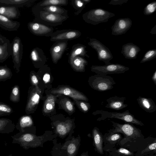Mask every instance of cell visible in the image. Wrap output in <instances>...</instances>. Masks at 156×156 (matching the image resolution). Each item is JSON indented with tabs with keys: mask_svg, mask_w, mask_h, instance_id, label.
<instances>
[{
	"mask_svg": "<svg viewBox=\"0 0 156 156\" xmlns=\"http://www.w3.org/2000/svg\"><path fill=\"white\" fill-rule=\"evenodd\" d=\"M33 12L35 16L34 21L52 27L61 25L69 17L68 15L52 13L43 10L33 11Z\"/></svg>",
	"mask_w": 156,
	"mask_h": 156,
	"instance_id": "cell-1",
	"label": "cell"
},
{
	"mask_svg": "<svg viewBox=\"0 0 156 156\" xmlns=\"http://www.w3.org/2000/svg\"><path fill=\"white\" fill-rule=\"evenodd\" d=\"M115 14L101 8L91 9L82 15L83 20L87 23L93 25L106 22Z\"/></svg>",
	"mask_w": 156,
	"mask_h": 156,
	"instance_id": "cell-2",
	"label": "cell"
},
{
	"mask_svg": "<svg viewBox=\"0 0 156 156\" xmlns=\"http://www.w3.org/2000/svg\"><path fill=\"white\" fill-rule=\"evenodd\" d=\"M12 139V143L18 144L25 150L30 148L38 147L40 144L41 139L40 137L37 136L30 133L19 132L11 136Z\"/></svg>",
	"mask_w": 156,
	"mask_h": 156,
	"instance_id": "cell-3",
	"label": "cell"
},
{
	"mask_svg": "<svg viewBox=\"0 0 156 156\" xmlns=\"http://www.w3.org/2000/svg\"><path fill=\"white\" fill-rule=\"evenodd\" d=\"M94 113L95 115H101V117L97 119L98 121L104 120L107 118H115L138 125H144L141 121L136 118L134 115L131 114L128 110L122 112H111L103 110H99Z\"/></svg>",
	"mask_w": 156,
	"mask_h": 156,
	"instance_id": "cell-4",
	"label": "cell"
},
{
	"mask_svg": "<svg viewBox=\"0 0 156 156\" xmlns=\"http://www.w3.org/2000/svg\"><path fill=\"white\" fill-rule=\"evenodd\" d=\"M88 83L90 87L99 91H105L112 89L116 84L113 78L109 76L97 74L90 77Z\"/></svg>",
	"mask_w": 156,
	"mask_h": 156,
	"instance_id": "cell-5",
	"label": "cell"
},
{
	"mask_svg": "<svg viewBox=\"0 0 156 156\" xmlns=\"http://www.w3.org/2000/svg\"><path fill=\"white\" fill-rule=\"evenodd\" d=\"M129 69L128 67L118 63L110 62L103 66L92 65L91 70L97 74L106 75L108 74L124 73Z\"/></svg>",
	"mask_w": 156,
	"mask_h": 156,
	"instance_id": "cell-6",
	"label": "cell"
},
{
	"mask_svg": "<svg viewBox=\"0 0 156 156\" xmlns=\"http://www.w3.org/2000/svg\"><path fill=\"white\" fill-rule=\"evenodd\" d=\"M113 128L111 130L113 133H121L124 134L125 138L130 140L136 139L140 136L141 132L139 129L129 123L120 124L111 121Z\"/></svg>",
	"mask_w": 156,
	"mask_h": 156,
	"instance_id": "cell-7",
	"label": "cell"
},
{
	"mask_svg": "<svg viewBox=\"0 0 156 156\" xmlns=\"http://www.w3.org/2000/svg\"><path fill=\"white\" fill-rule=\"evenodd\" d=\"M88 44L96 50L98 60L104 62L105 64L110 63L113 59V55L109 49L99 40L90 38Z\"/></svg>",
	"mask_w": 156,
	"mask_h": 156,
	"instance_id": "cell-8",
	"label": "cell"
},
{
	"mask_svg": "<svg viewBox=\"0 0 156 156\" xmlns=\"http://www.w3.org/2000/svg\"><path fill=\"white\" fill-rule=\"evenodd\" d=\"M12 45V55L14 64L13 68L16 73H18L20 71L22 58L23 45L20 38L18 37H16L14 38Z\"/></svg>",
	"mask_w": 156,
	"mask_h": 156,
	"instance_id": "cell-9",
	"label": "cell"
},
{
	"mask_svg": "<svg viewBox=\"0 0 156 156\" xmlns=\"http://www.w3.org/2000/svg\"><path fill=\"white\" fill-rule=\"evenodd\" d=\"M81 34L79 31L73 29L58 30L54 32L50 36V40L58 41L71 40L79 37Z\"/></svg>",
	"mask_w": 156,
	"mask_h": 156,
	"instance_id": "cell-10",
	"label": "cell"
},
{
	"mask_svg": "<svg viewBox=\"0 0 156 156\" xmlns=\"http://www.w3.org/2000/svg\"><path fill=\"white\" fill-rule=\"evenodd\" d=\"M27 27L30 32L36 36L48 37L54 32L52 27L37 22H30Z\"/></svg>",
	"mask_w": 156,
	"mask_h": 156,
	"instance_id": "cell-11",
	"label": "cell"
},
{
	"mask_svg": "<svg viewBox=\"0 0 156 156\" xmlns=\"http://www.w3.org/2000/svg\"><path fill=\"white\" fill-rule=\"evenodd\" d=\"M28 91V99L25 111L27 114L33 112L38 104L40 98L41 91L39 89L30 87Z\"/></svg>",
	"mask_w": 156,
	"mask_h": 156,
	"instance_id": "cell-12",
	"label": "cell"
},
{
	"mask_svg": "<svg viewBox=\"0 0 156 156\" xmlns=\"http://www.w3.org/2000/svg\"><path fill=\"white\" fill-rule=\"evenodd\" d=\"M53 94H62L69 96L75 100H83L86 101L88 99L83 94L70 87L64 86L52 90Z\"/></svg>",
	"mask_w": 156,
	"mask_h": 156,
	"instance_id": "cell-13",
	"label": "cell"
},
{
	"mask_svg": "<svg viewBox=\"0 0 156 156\" xmlns=\"http://www.w3.org/2000/svg\"><path fill=\"white\" fill-rule=\"evenodd\" d=\"M132 24V21L129 18L118 19L111 27L112 34L117 36L124 34L130 29Z\"/></svg>",
	"mask_w": 156,
	"mask_h": 156,
	"instance_id": "cell-14",
	"label": "cell"
},
{
	"mask_svg": "<svg viewBox=\"0 0 156 156\" xmlns=\"http://www.w3.org/2000/svg\"><path fill=\"white\" fill-rule=\"evenodd\" d=\"M68 45V41L55 42L50 48V51L53 62L56 64L61 58Z\"/></svg>",
	"mask_w": 156,
	"mask_h": 156,
	"instance_id": "cell-15",
	"label": "cell"
},
{
	"mask_svg": "<svg viewBox=\"0 0 156 156\" xmlns=\"http://www.w3.org/2000/svg\"><path fill=\"white\" fill-rule=\"evenodd\" d=\"M126 98L119 97L116 95L107 99V104L105 107L115 110H119L127 107L128 105L124 102Z\"/></svg>",
	"mask_w": 156,
	"mask_h": 156,
	"instance_id": "cell-16",
	"label": "cell"
},
{
	"mask_svg": "<svg viewBox=\"0 0 156 156\" xmlns=\"http://www.w3.org/2000/svg\"><path fill=\"white\" fill-rule=\"evenodd\" d=\"M140 48L132 43H129L123 45L121 53L126 58L133 59L136 58Z\"/></svg>",
	"mask_w": 156,
	"mask_h": 156,
	"instance_id": "cell-17",
	"label": "cell"
},
{
	"mask_svg": "<svg viewBox=\"0 0 156 156\" xmlns=\"http://www.w3.org/2000/svg\"><path fill=\"white\" fill-rule=\"evenodd\" d=\"M30 57L34 66H36L43 65L47 60L43 51L38 47L34 48L31 50Z\"/></svg>",
	"mask_w": 156,
	"mask_h": 156,
	"instance_id": "cell-18",
	"label": "cell"
},
{
	"mask_svg": "<svg viewBox=\"0 0 156 156\" xmlns=\"http://www.w3.org/2000/svg\"><path fill=\"white\" fill-rule=\"evenodd\" d=\"M33 124L32 119L30 115H24L21 116L16 125V128L19 132L30 133L29 129Z\"/></svg>",
	"mask_w": 156,
	"mask_h": 156,
	"instance_id": "cell-19",
	"label": "cell"
},
{
	"mask_svg": "<svg viewBox=\"0 0 156 156\" xmlns=\"http://www.w3.org/2000/svg\"><path fill=\"white\" fill-rule=\"evenodd\" d=\"M136 100L140 107L145 112L151 113L156 110V105L151 98L139 96Z\"/></svg>",
	"mask_w": 156,
	"mask_h": 156,
	"instance_id": "cell-20",
	"label": "cell"
},
{
	"mask_svg": "<svg viewBox=\"0 0 156 156\" xmlns=\"http://www.w3.org/2000/svg\"><path fill=\"white\" fill-rule=\"evenodd\" d=\"M86 46L80 44L74 45L72 47L69 56V63L77 56L89 58V56L87 54V51L86 50Z\"/></svg>",
	"mask_w": 156,
	"mask_h": 156,
	"instance_id": "cell-21",
	"label": "cell"
},
{
	"mask_svg": "<svg viewBox=\"0 0 156 156\" xmlns=\"http://www.w3.org/2000/svg\"><path fill=\"white\" fill-rule=\"evenodd\" d=\"M20 26V23L14 21L0 14V26L4 30L9 31L17 30Z\"/></svg>",
	"mask_w": 156,
	"mask_h": 156,
	"instance_id": "cell-22",
	"label": "cell"
},
{
	"mask_svg": "<svg viewBox=\"0 0 156 156\" xmlns=\"http://www.w3.org/2000/svg\"><path fill=\"white\" fill-rule=\"evenodd\" d=\"M0 14L10 19L18 18L20 15L18 8L4 6H0Z\"/></svg>",
	"mask_w": 156,
	"mask_h": 156,
	"instance_id": "cell-23",
	"label": "cell"
},
{
	"mask_svg": "<svg viewBox=\"0 0 156 156\" xmlns=\"http://www.w3.org/2000/svg\"><path fill=\"white\" fill-rule=\"evenodd\" d=\"M68 0H44L38 2L33 9L32 10H39L43 8L50 5L59 6L67 5Z\"/></svg>",
	"mask_w": 156,
	"mask_h": 156,
	"instance_id": "cell-24",
	"label": "cell"
},
{
	"mask_svg": "<svg viewBox=\"0 0 156 156\" xmlns=\"http://www.w3.org/2000/svg\"><path fill=\"white\" fill-rule=\"evenodd\" d=\"M73 69L77 72H83L85 71V66L88 62L83 57L77 56L69 63Z\"/></svg>",
	"mask_w": 156,
	"mask_h": 156,
	"instance_id": "cell-25",
	"label": "cell"
},
{
	"mask_svg": "<svg viewBox=\"0 0 156 156\" xmlns=\"http://www.w3.org/2000/svg\"><path fill=\"white\" fill-rule=\"evenodd\" d=\"M16 128V125L12 121L7 118L0 119V133L9 134L12 132Z\"/></svg>",
	"mask_w": 156,
	"mask_h": 156,
	"instance_id": "cell-26",
	"label": "cell"
},
{
	"mask_svg": "<svg viewBox=\"0 0 156 156\" xmlns=\"http://www.w3.org/2000/svg\"><path fill=\"white\" fill-rule=\"evenodd\" d=\"M12 45L9 41L0 44V62L2 63L12 55Z\"/></svg>",
	"mask_w": 156,
	"mask_h": 156,
	"instance_id": "cell-27",
	"label": "cell"
},
{
	"mask_svg": "<svg viewBox=\"0 0 156 156\" xmlns=\"http://www.w3.org/2000/svg\"><path fill=\"white\" fill-rule=\"evenodd\" d=\"M35 1V0H0V6L18 8L29 5Z\"/></svg>",
	"mask_w": 156,
	"mask_h": 156,
	"instance_id": "cell-28",
	"label": "cell"
},
{
	"mask_svg": "<svg viewBox=\"0 0 156 156\" xmlns=\"http://www.w3.org/2000/svg\"><path fill=\"white\" fill-rule=\"evenodd\" d=\"M56 100L55 96L51 94L48 95L44 105L43 111L44 113H48L53 111L55 108Z\"/></svg>",
	"mask_w": 156,
	"mask_h": 156,
	"instance_id": "cell-29",
	"label": "cell"
},
{
	"mask_svg": "<svg viewBox=\"0 0 156 156\" xmlns=\"http://www.w3.org/2000/svg\"><path fill=\"white\" fill-rule=\"evenodd\" d=\"M72 126L69 122H61L56 126V131L60 136H65L69 132Z\"/></svg>",
	"mask_w": 156,
	"mask_h": 156,
	"instance_id": "cell-30",
	"label": "cell"
},
{
	"mask_svg": "<svg viewBox=\"0 0 156 156\" xmlns=\"http://www.w3.org/2000/svg\"><path fill=\"white\" fill-rule=\"evenodd\" d=\"M94 141L96 147L101 154L103 153L102 147L103 141L102 137L97 127H94L93 130Z\"/></svg>",
	"mask_w": 156,
	"mask_h": 156,
	"instance_id": "cell-31",
	"label": "cell"
},
{
	"mask_svg": "<svg viewBox=\"0 0 156 156\" xmlns=\"http://www.w3.org/2000/svg\"><path fill=\"white\" fill-rule=\"evenodd\" d=\"M43 10L51 13L57 14L64 16L68 15V11L64 8L59 6L50 5L47 6L40 10Z\"/></svg>",
	"mask_w": 156,
	"mask_h": 156,
	"instance_id": "cell-32",
	"label": "cell"
},
{
	"mask_svg": "<svg viewBox=\"0 0 156 156\" xmlns=\"http://www.w3.org/2000/svg\"><path fill=\"white\" fill-rule=\"evenodd\" d=\"M12 75L11 69L7 65L0 66V82L10 79Z\"/></svg>",
	"mask_w": 156,
	"mask_h": 156,
	"instance_id": "cell-33",
	"label": "cell"
},
{
	"mask_svg": "<svg viewBox=\"0 0 156 156\" xmlns=\"http://www.w3.org/2000/svg\"><path fill=\"white\" fill-rule=\"evenodd\" d=\"M9 99L14 103H17L20 101V90L18 85H15L12 87Z\"/></svg>",
	"mask_w": 156,
	"mask_h": 156,
	"instance_id": "cell-34",
	"label": "cell"
},
{
	"mask_svg": "<svg viewBox=\"0 0 156 156\" xmlns=\"http://www.w3.org/2000/svg\"><path fill=\"white\" fill-rule=\"evenodd\" d=\"M71 3L73 8L75 10L74 14L76 16L81 12L87 4L82 0H73L71 1Z\"/></svg>",
	"mask_w": 156,
	"mask_h": 156,
	"instance_id": "cell-35",
	"label": "cell"
},
{
	"mask_svg": "<svg viewBox=\"0 0 156 156\" xmlns=\"http://www.w3.org/2000/svg\"><path fill=\"white\" fill-rule=\"evenodd\" d=\"M60 103L63 108L69 113H73L75 111V108L73 103L67 98L62 99Z\"/></svg>",
	"mask_w": 156,
	"mask_h": 156,
	"instance_id": "cell-36",
	"label": "cell"
},
{
	"mask_svg": "<svg viewBox=\"0 0 156 156\" xmlns=\"http://www.w3.org/2000/svg\"><path fill=\"white\" fill-rule=\"evenodd\" d=\"M13 112L12 108L10 106L0 101V117L9 115Z\"/></svg>",
	"mask_w": 156,
	"mask_h": 156,
	"instance_id": "cell-37",
	"label": "cell"
},
{
	"mask_svg": "<svg viewBox=\"0 0 156 156\" xmlns=\"http://www.w3.org/2000/svg\"><path fill=\"white\" fill-rule=\"evenodd\" d=\"M156 57V49H152L147 51L140 62L142 63L149 61Z\"/></svg>",
	"mask_w": 156,
	"mask_h": 156,
	"instance_id": "cell-38",
	"label": "cell"
},
{
	"mask_svg": "<svg viewBox=\"0 0 156 156\" xmlns=\"http://www.w3.org/2000/svg\"><path fill=\"white\" fill-rule=\"evenodd\" d=\"M156 10V1H154L147 5L144 8V13L146 15L153 14Z\"/></svg>",
	"mask_w": 156,
	"mask_h": 156,
	"instance_id": "cell-39",
	"label": "cell"
},
{
	"mask_svg": "<svg viewBox=\"0 0 156 156\" xmlns=\"http://www.w3.org/2000/svg\"><path fill=\"white\" fill-rule=\"evenodd\" d=\"M76 105L80 110L84 113H87L90 110V105L86 102L75 100Z\"/></svg>",
	"mask_w": 156,
	"mask_h": 156,
	"instance_id": "cell-40",
	"label": "cell"
},
{
	"mask_svg": "<svg viewBox=\"0 0 156 156\" xmlns=\"http://www.w3.org/2000/svg\"><path fill=\"white\" fill-rule=\"evenodd\" d=\"M77 146L74 141H72L68 145L67 147V152L69 156H73L76 154Z\"/></svg>",
	"mask_w": 156,
	"mask_h": 156,
	"instance_id": "cell-41",
	"label": "cell"
},
{
	"mask_svg": "<svg viewBox=\"0 0 156 156\" xmlns=\"http://www.w3.org/2000/svg\"><path fill=\"white\" fill-rule=\"evenodd\" d=\"M30 81L31 83L35 86L37 89H39L38 86V80L35 73L34 71H32L30 73Z\"/></svg>",
	"mask_w": 156,
	"mask_h": 156,
	"instance_id": "cell-42",
	"label": "cell"
},
{
	"mask_svg": "<svg viewBox=\"0 0 156 156\" xmlns=\"http://www.w3.org/2000/svg\"><path fill=\"white\" fill-rule=\"evenodd\" d=\"M156 148V143H153L147 146L144 150L141 152V154L148 152L152 150H155Z\"/></svg>",
	"mask_w": 156,
	"mask_h": 156,
	"instance_id": "cell-43",
	"label": "cell"
},
{
	"mask_svg": "<svg viewBox=\"0 0 156 156\" xmlns=\"http://www.w3.org/2000/svg\"><path fill=\"white\" fill-rule=\"evenodd\" d=\"M120 138V135L118 133H115L111 134L107 138V140L110 141H115Z\"/></svg>",
	"mask_w": 156,
	"mask_h": 156,
	"instance_id": "cell-44",
	"label": "cell"
},
{
	"mask_svg": "<svg viewBox=\"0 0 156 156\" xmlns=\"http://www.w3.org/2000/svg\"><path fill=\"white\" fill-rule=\"evenodd\" d=\"M128 0H112L108 4L114 5H122L124 3H126Z\"/></svg>",
	"mask_w": 156,
	"mask_h": 156,
	"instance_id": "cell-45",
	"label": "cell"
},
{
	"mask_svg": "<svg viewBox=\"0 0 156 156\" xmlns=\"http://www.w3.org/2000/svg\"><path fill=\"white\" fill-rule=\"evenodd\" d=\"M118 152L119 153L126 155H132V153L128 150L124 148H121L118 150Z\"/></svg>",
	"mask_w": 156,
	"mask_h": 156,
	"instance_id": "cell-46",
	"label": "cell"
},
{
	"mask_svg": "<svg viewBox=\"0 0 156 156\" xmlns=\"http://www.w3.org/2000/svg\"><path fill=\"white\" fill-rule=\"evenodd\" d=\"M50 76L48 73H46L44 74L43 77V80L45 83H47L50 81Z\"/></svg>",
	"mask_w": 156,
	"mask_h": 156,
	"instance_id": "cell-47",
	"label": "cell"
},
{
	"mask_svg": "<svg viewBox=\"0 0 156 156\" xmlns=\"http://www.w3.org/2000/svg\"><path fill=\"white\" fill-rule=\"evenodd\" d=\"M9 41V40L0 34V44L1 43L3 44Z\"/></svg>",
	"mask_w": 156,
	"mask_h": 156,
	"instance_id": "cell-48",
	"label": "cell"
},
{
	"mask_svg": "<svg viewBox=\"0 0 156 156\" xmlns=\"http://www.w3.org/2000/svg\"><path fill=\"white\" fill-rule=\"evenodd\" d=\"M152 80L154 84L156 85V70L155 71L152 76Z\"/></svg>",
	"mask_w": 156,
	"mask_h": 156,
	"instance_id": "cell-49",
	"label": "cell"
},
{
	"mask_svg": "<svg viewBox=\"0 0 156 156\" xmlns=\"http://www.w3.org/2000/svg\"><path fill=\"white\" fill-rule=\"evenodd\" d=\"M150 33L152 34H156V25H155L154 27L151 29V30L150 32Z\"/></svg>",
	"mask_w": 156,
	"mask_h": 156,
	"instance_id": "cell-50",
	"label": "cell"
},
{
	"mask_svg": "<svg viewBox=\"0 0 156 156\" xmlns=\"http://www.w3.org/2000/svg\"><path fill=\"white\" fill-rule=\"evenodd\" d=\"M82 1L86 4L89 3L91 1L90 0H82Z\"/></svg>",
	"mask_w": 156,
	"mask_h": 156,
	"instance_id": "cell-51",
	"label": "cell"
},
{
	"mask_svg": "<svg viewBox=\"0 0 156 156\" xmlns=\"http://www.w3.org/2000/svg\"><path fill=\"white\" fill-rule=\"evenodd\" d=\"M6 156H13V155L12 154H10L9 155Z\"/></svg>",
	"mask_w": 156,
	"mask_h": 156,
	"instance_id": "cell-52",
	"label": "cell"
},
{
	"mask_svg": "<svg viewBox=\"0 0 156 156\" xmlns=\"http://www.w3.org/2000/svg\"><path fill=\"white\" fill-rule=\"evenodd\" d=\"M81 156H87L85 155V154H81Z\"/></svg>",
	"mask_w": 156,
	"mask_h": 156,
	"instance_id": "cell-53",
	"label": "cell"
},
{
	"mask_svg": "<svg viewBox=\"0 0 156 156\" xmlns=\"http://www.w3.org/2000/svg\"><path fill=\"white\" fill-rule=\"evenodd\" d=\"M17 156H23V155H18Z\"/></svg>",
	"mask_w": 156,
	"mask_h": 156,
	"instance_id": "cell-54",
	"label": "cell"
}]
</instances>
